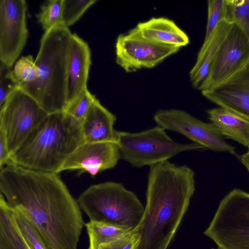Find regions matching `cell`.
I'll use <instances>...</instances> for the list:
<instances>
[{
    "label": "cell",
    "mask_w": 249,
    "mask_h": 249,
    "mask_svg": "<svg viewBox=\"0 0 249 249\" xmlns=\"http://www.w3.org/2000/svg\"><path fill=\"white\" fill-rule=\"evenodd\" d=\"M11 154L3 135L0 132V169L9 164Z\"/></svg>",
    "instance_id": "cell-31"
},
{
    "label": "cell",
    "mask_w": 249,
    "mask_h": 249,
    "mask_svg": "<svg viewBox=\"0 0 249 249\" xmlns=\"http://www.w3.org/2000/svg\"><path fill=\"white\" fill-rule=\"evenodd\" d=\"M146 204L136 227L140 240L136 249H167L195 191V173L186 165L165 161L150 167Z\"/></svg>",
    "instance_id": "cell-2"
},
{
    "label": "cell",
    "mask_w": 249,
    "mask_h": 249,
    "mask_svg": "<svg viewBox=\"0 0 249 249\" xmlns=\"http://www.w3.org/2000/svg\"><path fill=\"white\" fill-rule=\"evenodd\" d=\"M81 124L64 111L49 114L11 155L9 164L59 174L69 157L85 142Z\"/></svg>",
    "instance_id": "cell-3"
},
{
    "label": "cell",
    "mask_w": 249,
    "mask_h": 249,
    "mask_svg": "<svg viewBox=\"0 0 249 249\" xmlns=\"http://www.w3.org/2000/svg\"><path fill=\"white\" fill-rule=\"evenodd\" d=\"M208 2V20L204 41L211 36L217 25L225 20L226 0H209Z\"/></svg>",
    "instance_id": "cell-27"
},
{
    "label": "cell",
    "mask_w": 249,
    "mask_h": 249,
    "mask_svg": "<svg viewBox=\"0 0 249 249\" xmlns=\"http://www.w3.org/2000/svg\"><path fill=\"white\" fill-rule=\"evenodd\" d=\"M89 245L88 249H97L104 243L117 239L130 230L112 224L89 220L85 224Z\"/></svg>",
    "instance_id": "cell-21"
},
{
    "label": "cell",
    "mask_w": 249,
    "mask_h": 249,
    "mask_svg": "<svg viewBox=\"0 0 249 249\" xmlns=\"http://www.w3.org/2000/svg\"><path fill=\"white\" fill-rule=\"evenodd\" d=\"M204 234L221 249H249V193L234 189L227 194Z\"/></svg>",
    "instance_id": "cell-7"
},
{
    "label": "cell",
    "mask_w": 249,
    "mask_h": 249,
    "mask_svg": "<svg viewBox=\"0 0 249 249\" xmlns=\"http://www.w3.org/2000/svg\"><path fill=\"white\" fill-rule=\"evenodd\" d=\"M165 130L157 125L137 133L117 131V144L121 158L136 167H150L182 152L205 148L195 142H176Z\"/></svg>",
    "instance_id": "cell-6"
},
{
    "label": "cell",
    "mask_w": 249,
    "mask_h": 249,
    "mask_svg": "<svg viewBox=\"0 0 249 249\" xmlns=\"http://www.w3.org/2000/svg\"><path fill=\"white\" fill-rule=\"evenodd\" d=\"M225 21L236 24L249 39V0H226Z\"/></svg>",
    "instance_id": "cell-22"
},
{
    "label": "cell",
    "mask_w": 249,
    "mask_h": 249,
    "mask_svg": "<svg viewBox=\"0 0 249 249\" xmlns=\"http://www.w3.org/2000/svg\"><path fill=\"white\" fill-rule=\"evenodd\" d=\"M154 120L165 130L179 133L205 148L235 154V148L228 144L220 131L188 112L177 109L158 110Z\"/></svg>",
    "instance_id": "cell-9"
},
{
    "label": "cell",
    "mask_w": 249,
    "mask_h": 249,
    "mask_svg": "<svg viewBox=\"0 0 249 249\" xmlns=\"http://www.w3.org/2000/svg\"><path fill=\"white\" fill-rule=\"evenodd\" d=\"M96 0H63L62 18L65 26L75 23Z\"/></svg>",
    "instance_id": "cell-25"
},
{
    "label": "cell",
    "mask_w": 249,
    "mask_h": 249,
    "mask_svg": "<svg viewBox=\"0 0 249 249\" xmlns=\"http://www.w3.org/2000/svg\"><path fill=\"white\" fill-rule=\"evenodd\" d=\"M0 249H30L15 221L13 209L0 196Z\"/></svg>",
    "instance_id": "cell-20"
},
{
    "label": "cell",
    "mask_w": 249,
    "mask_h": 249,
    "mask_svg": "<svg viewBox=\"0 0 249 249\" xmlns=\"http://www.w3.org/2000/svg\"><path fill=\"white\" fill-rule=\"evenodd\" d=\"M77 201L91 221L108 223L133 230L144 208L137 196L121 183L107 181L89 187Z\"/></svg>",
    "instance_id": "cell-5"
},
{
    "label": "cell",
    "mask_w": 249,
    "mask_h": 249,
    "mask_svg": "<svg viewBox=\"0 0 249 249\" xmlns=\"http://www.w3.org/2000/svg\"><path fill=\"white\" fill-rule=\"evenodd\" d=\"M241 161L249 172V149L240 158Z\"/></svg>",
    "instance_id": "cell-32"
},
{
    "label": "cell",
    "mask_w": 249,
    "mask_h": 249,
    "mask_svg": "<svg viewBox=\"0 0 249 249\" xmlns=\"http://www.w3.org/2000/svg\"><path fill=\"white\" fill-rule=\"evenodd\" d=\"M27 11L25 0H0V62L11 68L27 42Z\"/></svg>",
    "instance_id": "cell-11"
},
{
    "label": "cell",
    "mask_w": 249,
    "mask_h": 249,
    "mask_svg": "<svg viewBox=\"0 0 249 249\" xmlns=\"http://www.w3.org/2000/svg\"><path fill=\"white\" fill-rule=\"evenodd\" d=\"M133 29L141 37L157 44L180 49L189 43L187 35L166 18H152Z\"/></svg>",
    "instance_id": "cell-17"
},
{
    "label": "cell",
    "mask_w": 249,
    "mask_h": 249,
    "mask_svg": "<svg viewBox=\"0 0 249 249\" xmlns=\"http://www.w3.org/2000/svg\"><path fill=\"white\" fill-rule=\"evenodd\" d=\"M231 24L225 20L221 21L209 39L203 42L196 62L189 72L190 79L195 89L199 90L208 77Z\"/></svg>",
    "instance_id": "cell-18"
},
{
    "label": "cell",
    "mask_w": 249,
    "mask_h": 249,
    "mask_svg": "<svg viewBox=\"0 0 249 249\" xmlns=\"http://www.w3.org/2000/svg\"><path fill=\"white\" fill-rule=\"evenodd\" d=\"M20 88V83L16 78L13 70L0 62V107L7 98Z\"/></svg>",
    "instance_id": "cell-29"
},
{
    "label": "cell",
    "mask_w": 249,
    "mask_h": 249,
    "mask_svg": "<svg viewBox=\"0 0 249 249\" xmlns=\"http://www.w3.org/2000/svg\"><path fill=\"white\" fill-rule=\"evenodd\" d=\"M13 209L17 226L29 249H47L32 221L20 210Z\"/></svg>",
    "instance_id": "cell-23"
},
{
    "label": "cell",
    "mask_w": 249,
    "mask_h": 249,
    "mask_svg": "<svg viewBox=\"0 0 249 249\" xmlns=\"http://www.w3.org/2000/svg\"><path fill=\"white\" fill-rule=\"evenodd\" d=\"M116 116L97 99L90 107L81 124L85 142H117V131L114 128Z\"/></svg>",
    "instance_id": "cell-16"
},
{
    "label": "cell",
    "mask_w": 249,
    "mask_h": 249,
    "mask_svg": "<svg viewBox=\"0 0 249 249\" xmlns=\"http://www.w3.org/2000/svg\"><path fill=\"white\" fill-rule=\"evenodd\" d=\"M97 99L87 88L67 105L64 111L82 123L90 107Z\"/></svg>",
    "instance_id": "cell-26"
},
{
    "label": "cell",
    "mask_w": 249,
    "mask_h": 249,
    "mask_svg": "<svg viewBox=\"0 0 249 249\" xmlns=\"http://www.w3.org/2000/svg\"><path fill=\"white\" fill-rule=\"evenodd\" d=\"M121 158L116 143H87L79 146L65 162L60 172L78 170L94 176L103 171L112 169Z\"/></svg>",
    "instance_id": "cell-14"
},
{
    "label": "cell",
    "mask_w": 249,
    "mask_h": 249,
    "mask_svg": "<svg viewBox=\"0 0 249 249\" xmlns=\"http://www.w3.org/2000/svg\"><path fill=\"white\" fill-rule=\"evenodd\" d=\"M91 64V51L88 44L76 34H72L67 63V106L87 88Z\"/></svg>",
    "instance_id": "cell-15"
},
{
    "label": "cell",
    "mask_w": 249,
    "mask_h": 249,
    "mask_svg": "<svg viewBox=\"0 0 249 249\" xmlns=\"http://www.w3.org/2000/svg\"><path fill=\"white\" fill-rule=\"evenodd\" d=\"M72 34L63 24L44 32L35 60L37 78L20 84V88L49 114L63 111L67 106V63Z\"/></svg>",
    "instance_id": "cell-4"
},
{
    "label": "cell",
    "mask_w": 249,
    "mask_h": 249,
    "mask_svg": "<svg viewBox=\"0 0 249 249\" xmlns=\"http://www.w3.org/2000/svg\"><path fill=\"white\" fill-rule=\"evenodd\" d=\"M212 249H221L218 247L217 248H216V249L212 248Z\"/></svg>",
    "instance_id": "cell-33"
},
{
    "label": "cell",
    "mask_w": 249,
    "mask_h": 249,
    "mask_svg": "<svg viewBox=\"0 0 249 249\" xmlns=\"http://www.w3.org/2000/svg\"><path fill=\"white\" fill-rule=\"evenodd\" d=\"M48 114L20 88L7 98L0 107V132L11 156Z\"/></svg>",
    "instance_id": "cell-8"
},
{
    "label": "cell",
    "mask_w": 249,
    "mask_h": 249,
    "mask_svg": "<svg viewBox=\"0 0 249 249\" xmlns=\"http://www.w3.org/2000/svg\"><path fill=\"white\" fill-rule=\"evenodd\" d=\"M13 72L20 84L35 80L37 76V68L33 56L28 55L20 58L15 63Z\"/></svg>",
    "instance_id": "cell-28"
},
{
    "label": "cell",
    "mask_w": 249,
    "mask_h": 249,
    "mask_svg": "<svg viewBox=\"0 0 249 249\" xmlns=\"http://www.w3.org/2000/svg\"><path fill=\"white\" fill-rule=\"evenodd\" d=\"M179 49L144 39L132 29L117 38L116 62L126 72H132L154 68Z\"/></svg>",
    "instance_id": "cell-10"
},
{
    "label": "cell",
    "mask_w": 249,
    "mask_h": 249,
    "mask_svg": "<svg viewBox=\"0 0 249 249\" xmlns=\"http://www.w3.org/2000/svg\"><path fill=\"white\" fill-rule=\"evenodd\" d=\"M63 0H49L40 6L39 12L36 17L44 32L53 28L63 24Z\"/></svg>",
    "instance_id": "cell-24"
},
{
    "label": "cell",
    "mask_w": 249,
    "mask_h": 249,
    "mask_svg": "<svg viewBox=\"0 0 249 249\" xmlns=\"http://www.w3.org/2000/svg\"><path fill=\"white\" fill-rule=\"evenodd\" d=\"M201 93L219 107L249 121V60L225 81Z\"/></svg>",
    "instance_id": "cell-13"
},
{
    "label": "cell",
    "mask_w": 249,
    "mask_h": 249,
    "mask_svg": "<svg viewBox=\"0 0 249 249\" xmlns=\"http://www.w3.org/2000/svg\"><path fill=\"white\" fill-rule=\"evenodd\" d=\"M249 60V39L235 23L230 29L217 54L205 81L199 90L211 89L230 77Z\"/></svg>",
    "instance_id": "cell-12"
},
{
    "label": "cell",
    "mask_w": 249,
    "mask_h": 249,
    "mask_svg": "<svg viewBox=\"0 0 249 249\" xmlns=\"http://www.w3.org/2000/svg\"><path fill=\"white\" fill-rule=\"evenodd\" d=\"M0 191L32 221L47 249H77L85 224L58 174L9 164L0 169Z\"/></svg>",
    "instance_id": "cell-1"
},
{
    "label": "cell",
    "mask_w": 249,
    "mask_h": 249,
    "mask_svg": "<svg viewBox=\"0 0 249 249\" xmlns=\"http://www.w3.org/2000/svg\"><path fill=\"white\" fill-rule=\"evenodd\" d=\"M208 118L224 137L249 149V121L221 107L207 110Z\"/></svg>",
    "instance_id": "cell-19"
},
{
    "label": "cell",
    "mask_w": 249,
    "mask_h": 249,
    "mask_svg": "<svg viewBox=\"0 0 249 249\" xmlns=\"http://www.w3.org/2000/svg\"><path fill=\"white\" fill-rule=\"evenodd\" d=\"M140 240V235L136 228L117 239L100 245L97 249H136Z\"/></svg>",
    "instance_id": "cell-30"
}]
</instances>
